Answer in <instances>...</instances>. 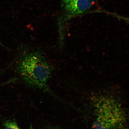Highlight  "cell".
Masks as SVG:
<instances>
[{
  "label": "cell",
  "mask_w": 129,
  "mask_h": 129,
  "mask_svg": "<svg viewBox=\"0 0 129 129\" xmlns=\"http://www.w3.org/2000/svg\"><path fill=\"white\" fill-rule=\"evenodd\" d=\"M52 69L44 54L38 51L26 53L21 57L17 65L19 75L27 86L48 92L58 98L47 85Z\"/></svg>",
  "instance_id": "cell-1"
},
{
  "label": "cell",
  "mask_w": 129,
  "mask_h": 129,
  "mask_svg": "<svg viewBox=\"0 0 129 129\" xmlns=\"http://www.w3.org/2000/svg\"><path fill=\"white\" fill-rule=\"evenodd\" d=\"M94 105L95 118L91 129H113L119 127L126 120L121 106L113 98H100Z\"/></svg>",
  "instance_id": "cell-2"
},
{
  "label": "cell",
  "mask_w": 129,
  "mask_h": 129,
  "mask_svg": "<svg viewBox=\"0 0 129 129\" xmlns=\"http://www.w3.org/2000/svg\"><path fill=\"white\" fill-rule=\"evenodd\" d=\"M95 0H63L62 7L70 17L80 15L87 11Z\"/></svg>",
  "instance_id": "cell-3"
},
{
  "label": "cell",
  "mask_w": 129,
  "mask_h": 129,
  "mask_svg": "<svg viewBox=\"0 0 129 129\" xmlns=\"http://www.w3.org/2000/svg\"><path fill=\"white\" fill-rule=\"evenodd\" d=\"M3 126L5 129H20L14 119L5 120L3 122Z\"/></svg>",
  "instance_id": "cell-4"
},
{
  "label": "cell",
  "mask_w": 129,
  "mask_h": 129,
  "mask_svg": "<svg viewBox=\"0 0 129 129\" xmlns=\"http://www.w3.org/2000/svg\"><path fill=\"white\" fill-rule=\"evenodd\" d=\"M40 129H63L59 127L51 125H46L42 127Z\"/></svg>",
  "instance_id": "cell-5"
},
{
  "label": "cell",
  "mask_w": 129,
  "mask_h": 129,
  "mask_svg": "<svg viewBox=\"0 0 129 129\" xmlns=\"http://www.w3.org/2000/svg\"><path fill=\"white\" fill-rule=\"evenodd\" d=\"M29 129H33V126H32V125H30V128Z\"/></svg>",
  "instance_id": "cell-6"
},
{
  "label": "cell",
  "mask_w": 129,
  "mask_h": 129,
  "mask_svg": "<svg viewBox=\"0 0 129 129\" xmlns=\"http://www.w3.org/2000/svg\"><path fill=\"white\" fill-rule=\"evenodd\" d=\"M0 46H3V45L2 44V43L1 42H0Z\"/></svg>",
  "instance_id": "cell-7"
}]
</instances>
